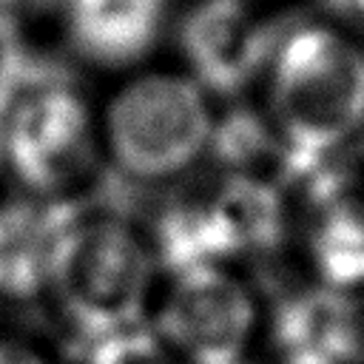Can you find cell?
Wrapping results in <instances>:
<instances>
[{
	"label": "cell",
	"instance_id": "4",
	"mask_svg": "<svg viewBox=\"0 0 364 364\" xmlns=\"http://www.w3.org/2000/svg\"><path fill=\"white\" fill-rule=\"evenodd\" d=\"M216 117L213 97L185 68L128 74L97 117L105 191L136 208L139 193L182 182L208 159Z\"/></svg>",
	"mask_w": 364,
	"mask_h": 364
},
{
	"label": "cell",
	"instance_id": "1",
	"mask_svg": "<svg viewBox=\"0 0 364 364\" xmlns=\"http://www.w3.org/2000/svg\"><path fill=\"white\" fill-rule=\"evenodd\" d=\"M0 168L37 199H80L102 182L88 97L71 71L17 37L3 48Z\"/></svg>",
	"mask_w": 364,
	"mask_h": 364
},
{
	"label": "cell",
	"instance_id": "2",
	"mask_svg": "<svg viewBox=\"0 0 364 364\" xmlns=\"http://www.w3.org/2000/svg\"><path fill=\"white\" fill-rule=\"evenodd\" d=\"M156 256L136 213L102 191L80 196L57 239L46 301L82 350L102 336L142 324Z\"/></svg>",
	"mask_w": 364,
	"mask_h": 364
},
{
	"label": "cell",
	"instance_id": "13",
	"mask_svg": "<svg viewBox=\"0 0 364 364\" xmlns=\"http://www.w3.org/2000/svg\"><path fill=\"white\" fill-rule=\"evenodd\" d=\"M0 364H43V358L14 341H0Z\"/></svg>",
	"mask_w": 364,
	"mask_h": 364
},
{
	"label": "cell",
	"instance_id": "11",
	"mask_svg": "<svg viewBox=\"0 0 364 364\" xmlns=\"http://www.w3.org/2000/svg\"><path fill=\"white\" fill-rule=\"evenodd\" d=\"M82 358L85 364H176L159 338L142 324L102 336L82 350Z\"/></svg>",
	"mask_w": 364,
	"mask_h": 364
},
{
	"label": "cell",
	"instance_id": "7",
	"mask_svg": "<svg viewBox=\"0 0 364 364\" xmlns=\"http://www.w3.org/2000/svg\"><path fill=\"white\" fill-rule=\"evenodd\" d=\"M276 37L247 0H193L173 26L182 68L210 97H236L259 82Z\"/></svg>",
	"mask_w": 364,
	"mask_h": 364
},
{
	"label": "cell",
	"instance_id": "5",
	"mask_svg": "<svg viewBox=\"0 0 364 364\" xmlns=\"http://www.w3.org/2000/svg\"><path fill=\"white\" fill-rule=\"evenodd\" d=\"M145 316L176 364H245L264 327L256 290L230 264L168 270Z\"/></svg>",
	"mask_w": 364,
	"mask_h": 364
},
{
	"label": "cell",
	"instance_id": "3",
	"mask_svg": "<svg viewBox=\"0 0 364 364\" xmlns=\"http://www.w3.org/2000/svg\"><path fill=\"white\" fill-rule=\"evenodd\" d=\"M259 85V111L301 176L364 131V43L350 28L310 20L282 31Z\"/></svg>",
	"mask_w": 364,
	"mask_h": 364
},
{
	"label": "cell",
	"instance_id": "15",
	"mask_svg": "<svg viewBox=\"0 0 364 364\" xmlns=\"http://www.w3.org/2000/svg\"><path fill=\"white\" fill-rule=\"evenodd\" d=\"M245 364H287V361H279V358H273V355H270L267 361H253V358H247Z\"/></svg>",
	"mask_w": 364,
	"mask_h": 364
},
{
	"label": "cell",
	"instance_id": "9",
	"mask_svg": "<svg viewBox=\"0 0 364 364\" xmlns=\"http://www.w3.org/2000/svg\"><path fill=\"white\" fill-rule=\"evenodd\" d=\"M63 37L82 63L131 68L171 23V0H60Z\"/></svg>",
	"mask_w": 364,
	"mask_h": 364
},
{
	"label": "cell",
	"instance_id": "14",
	"mask_svg": "<svg viewBox=\"0 0 364 364\" xmlns=\"http://www.w3.org/2000/svg\"><path fill=\"white\" fill-rule=\"evenodd\" d=\"M341 17H347V20H353V23H358V26H364V0H327Z\"/></svg>",
	"mask_w": 364,
	"mask_h": 364
},
{
	"label": "cell",
	"instance_id": "12",
	"mask_svg": "<svg viewBox=\"0 0 364 364\" xmlns=\"http://www.w3.org/2000/svg\"><path fill=\"white\" fill-rule=\"evenodd\" d=\"M54 0H0V34L17 37L14 31L40 17Z\"/></svg>",
	"mask_w": 364,
	"mask_h": 364
},
{
	"label": "cell",
	"instance_id": "6",
	"mask_svg": "<svg viewBox=\"0 0 364 364\" xmlns=\"http://www.w3.org/2000/svg\"><path fill=\"white\" fill-rule=\"evenodd\" d=\"M296 233L310 282L364 290V159L336 156L301 179Z\"/></svg>",
	"mask_w": 364,
	"mask_h": 364
},
{
	"label": "cell",
	"instance_id": "10",
	"mask_svg": "<svg viewBox=\"0 0 364 364\" xmlns=\"http://www.w3.org/2000/svg\"><path fill=\"white\" fill-rule=\"evenodd\" d=\"M77 199L20 196L0 205V299L9 304L46 301L57 239Z\"/></svg>",
	"mask_w": 364,
	"mask_h": 364
},
{
	"label": "cell",
	"instance_id": "8",
	"mask_svg": "<svg viewBox=\"0 0 364 364\" xmlns=\"http://www.w3.org/2000/svg\"><path fill=\"white\" fill-rule=\"evenodd\" d=\"M270 355L287 364H361L364 304L358 293L310 282L287 293L267 318Z\"/></svg>",
	"mask_w": 364,
	"mask_h": 364
}]
</instances>
